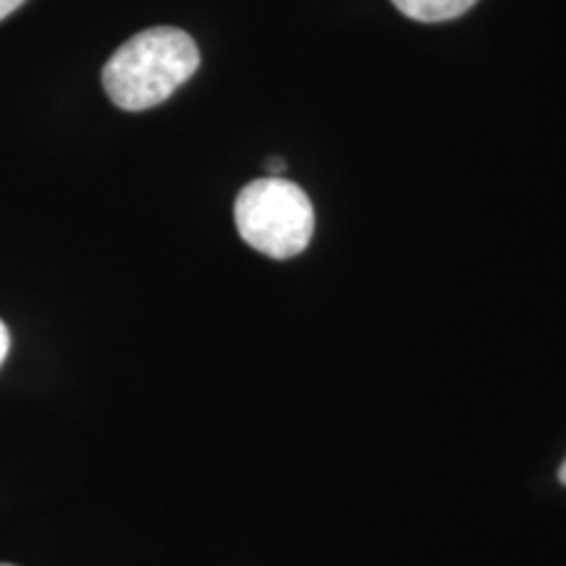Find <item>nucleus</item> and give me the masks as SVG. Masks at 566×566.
<instances>
[{"label":"nucleus","instance_id":"nucleus-7","mask_svg":"<svg viewBox=\"0 0 566 566\" xmlns=\"http://www.w3.org/2000/svg\"><path fill=\"white\" fill-rule=\"evenodd\" d=\"M558 478H562V483L566 485V462H564V467H562V472H558Z\"/></svg>","mask_w":566,"mask_h":566},{"label":"nucleus","instance_id":"nucleus-4","mask_svg":"<svg viewBox=\"0 0 566 566\" xmlns=\"http://www.w3.org/2000/svg\"><path fill=\"white\" fill-rule=\"evenodd\" d=\"M9 349H11V336H9V328H6V323L0 321V367H3L6 357H9Z\"/></svg>","mask_w":566,"mask_h":566},{"label":"nucleus","instance_id":"nucleus-2","mask_svg":"<svg viewBox=\"0 0 566 566\" xmlns=\"http://www.w3.org/2000/svg\"><path fill=\"white\" fill-rule=\"evenodd\" d=\"M233 221L252 250L275 260L304 252L315 233L313 202L281 176L247 184L233 205Z\"/></svg>","mask_w":566,"mask_h":566},{"label":"nucleus","instance_id":"nucleus-1","mask_svg":"<svg viewBox=\"0 0 566 566\" xmlns=\"http://www.w3.org/2000/svg\"><path fill=\"white\" fill-rule=\"evenodd\" d=\"M200 69V51L187 32L153 27L126 40L103 69V87L118 108L147 111L174 95Z\"/></svg>","mask_w":566,"mask_h":566},{"label":"nucleus","instance_id":"nucleus-8","mask_svg":"<svg viewBox=\"0 0 566 566\" xmlns=\"http://www.w3.org/2000/svg\"><path fill=\"white\" fill-rule=\"evenodd\" d=\"M0 566H13V564H0Z\"/></svg>","mask_w":566,"mask_h":566},{"label":"nucleus","instance_id":"nucleus-3","mask_svg":"<svg viewBox=\"0 0 566 566\" xmlns=\"http://www.w3.org/2000/svg\"><path fill=\"white\" fill-rule=\"evenodd\" d=\"M478 0H394L405 17L415 21H449L462 17Z\"/></svg>","mask_w":566,"mask_h":566},{"label":"nucleus","instance_id":"nucleus-5","mask_svg":"<svg viewBox=\"0 0 566 566\" xmlns=\"http://www.w3.org/2000/svg\"><path fill=\"white\" fill-rule=\"evenodd\" d=\"M24 3L27 0H0V21H3L6 17H11V13L21 9Z\"/></svg>","mask_w":566,"mask_h":566},{"label":"nucleus","instance_id":"nucleus-6","mask_svg":"<svg viewBox=\"0 0 566 566\" xmlns=\"http://www.w3.org/2000/svg\"><path fill=\"white\" fill-rule=\"evenodd\" d=\"M268 171H271L273 176H281L283 171H286V160H283V158H271V160H268Z\"/></svg>","mask_w":566,"mask_h":566}]
</instances>
